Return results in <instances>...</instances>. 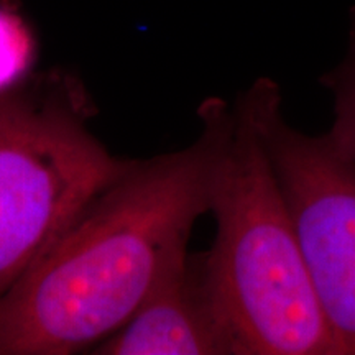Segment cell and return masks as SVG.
<instances>
[{"instance_id":"cell-1","label":"cell","mask_w":355,"mask_h":355,"mask_svg":"<svg viewBox=\"0 0 355 355\" xmlns=\"http://www.w3.org/2000/svg\"><path fill=\"white\" fill-rule=\"evenodd\" d=\"M198 112L193 144L133 162L0 298V355L97 347L189 255L234 107L211 97Z\"/></svg>"},{"instance_id":"cell-2","label":"cell","mask_w":355,"mask_h":355,"mask_svg":"<svg viewBox=\"0 0 355 355\" xmlns=\"http://www.w3.org/2000/svg\"><path fill=\"white\" fill-rule=\"evenodd\" d=\"M232 107L212 181L216 237L198 255L232 355H339L263 141Z\"/></svg>"},{"instance_id":"cell-3","label":"cell","mask_w":355,"mask_h":355,"mask_svg":"<svg viewBox=\"0 0 355 355\" xmlns=\"http://www.w3.org/2000/svg\"><path fill=\"white\" fill-rule=\"evenodd\" d=\"M92 115L63 71L0 91V298L133 165L97 139Z\"/></svg>"},{"instance_id":"cell-4","label":"cell","mask_w":355,"mask_h":355,"mask_svg":"<svg viewBox=\"0 0 355 355\" xmlns=\"http://www.w3.org/2000/svg\"><path fill=\"white\" fill-rule=\"evenodd\" d=\"M282 99L278 83L259 78L237 101L254 121L285 194L339 355H355V165L329 133L291 127Z\"/></svg>"},{"instance_id":"cell-5","label":"cell","mask_w":355,"mask_h":355,"mask_svg":"<svg viewBox=\"0 0 355 355\" xmlns=\"http://www.w3.org/2000/svg\"><path fill=\"white\" fill-rule=\"evenodd\" d=\"M97 355H232L198 255L180 261Z\"/></svg>"},{"instance_id":"cell-6","label":"cell","mask_w":355,"mask_h":355,"mask_svg":"<svg viewBox=\"0 0 355 355\" xmlns=\"http://www.w3.org/2000/svg\"><path fill=\"white\" fill-rule=\"evenodd\" d=\"M319 83L332 96L334 121L327 133L355 165V6L349 8L345 55L339 64L322 74Z\"/></svg>"},{"instance_id":"cell-7","label":"cell","mask_w":355,"mask_h":355,"mask_svg":"<svg viewBox=\"0 0 355 355\" xmlns=\"http://www.w3.org/2000/svg\"><path fill=\"white\" fill-rule=\"evenodd\" d=\"M37 43L28 25L10 7H0V91L28 78Z\"/></svg>"},{"instance_id":"cell-8","label":"cell","mask_w":355,"mask_h":355,"mask_svg":"<svg viewBox=\"0 0 355 355\" xmlns=\"http://www.w3.org/2000/svg\"><path fill=\"white\" fill-rule=\"evenodd\" d=\"M8 3H10V0H3V6H8ZM10 7V6H8Z\"/></svg>"}]
</instances>
